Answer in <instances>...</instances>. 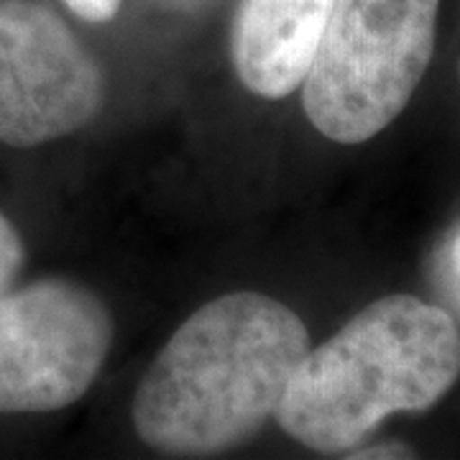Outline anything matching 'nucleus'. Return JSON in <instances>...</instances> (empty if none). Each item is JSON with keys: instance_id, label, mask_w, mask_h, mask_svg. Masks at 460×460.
Listing matches in <instances>:
<instances>
[{"instance_id": "f257e3e1", "label": "nucleus", "mask_w": 460, "mask_h": 460, "mask_svg": "<svg viewBox=\"0 0 460 460\" xmlns=\"http://www.w3.org/2000/svg\"><path fill=\"white\" fill-rule=\"evenodd\" d=\"M310 348L302 317L279 299L217 296L190 314L148 366L133 396V428L169 456L238 447L274 417Z\"/></svg>"}, {"instance_id": "f03ea898", "label": "nucleus", "mask_w": 460, "mask_h": 460, "mask_svg": "<svg viewBox=\"0 0 460 460\" xmlns=\"http://www.w3.org/2000/svg\"><path fill=\"white\" fill-rule=\"evenodd\" d=\"M460 378V330L443 307L389 295L299 361L279 428L317 453H348L389 417L428 411Z\"/></svg>"}, {"instance_id": "7ed1b4c3", "label": "nucleus", "mask_w": 460, "mask_h": 460, "mask_svg": "<svg viewBox=\"0 0 460 460\" xmlns=\"http://www.w3.org/2000/svg\"><path fill=\"white\" fill-rule=\"evenodd\" d=\"M440 0H332L302 105L335 144H363L399 113L420 87L435 51Z\"/></svg>"}, {"instance_id": "20e7f679", "label": "nucleus", "mask_w": 460, "mask_h": 460, "mask_svg": "<svg viewBox=\"0 0 460 460\" xmlns=\"http://www.w3.org/2000/svg\"><path fill=\"white\" fill-rule=\"evenodd\" d=\"M113 345V314L90 287L49 277L0 292V414L75 404Z\"/></svg>"}, {"instance_id": "39448f33", "label": "nucleus", "mask_w": 460, "mask_h": 460, "mask_svg": "<svg viewBox=\"0 0 460 460\" xmlns=\"http://www.w3.org/2000/svg\"><path fill=\"white\" fill-rule=\"evenodd\" d=\"M102 105V69L65 18L44 0H0V144L72 136Z\"/></svg>"}, {"instance_id": "423d86ee", "label": "nucleus", "mask_w": 460, "mask_h": 460, "mask_svg": "<svg viewBox=\"0 0 460 460\" xmlns=\"http://www.w3.org/2000/svg\"><path fill=\"white\" fill-rule=\"evenodd\" d=\"M332 0H241L230 54L253 95L281 100L302 84Z\"/></svg>"}, {"instance_id": "0eeeda50", "label": "nucleus", "mask_w": 460, "mask_h": 460, "mask_svg": "<svg viewBox=\"0 0 460 460\" xmlns=\"http://www.w3.org/2000/svg\"><path fill=\"white\" fill-rule=\"evenodd\" d=\"M23 241L18 235L16 226L0 213V292H5L8 287H13V281L23 269Z\"/></svg>"}, {"instance_id": "6e6552de", "label": "nucleus", "mask_w": 460, "mask_h": 460, "mask_svg": "<svg viewBox=\"0 0 460 460\" xmlns=\"http://www.w3.org/2000/svg\"><path fill=\"white\" fill-rule=\"evenodd\" d=\"M66 8L90 23H105L118 13L123 0H62Z\"/></svg>"}, {"instance_id": "1a4fd4ad", "label": "nucleus", "mask_w": 460, "mask_h": 460, "mask_svg": "<svg viewBox=\"0 0 460 460\" xmlns=\"http://www.w3.org/2000/svg\"><path fill=\"white\" fill-rule=\"evenodd\" d=\"M348 458H414V450L402 443H378L371 447H353L345 453Z\"/></svg>"}]
</instances>
